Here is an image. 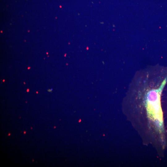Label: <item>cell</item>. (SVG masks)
<instances>
[{"instance_id":"6da1fadb","label":"cell","mask_w":167,"mask_h":167,"mask_svg":"<svg viewBox=\"0 0 167 167\" xmlns=\"http://www.w3.org/2000/svg\"><path fill=\"white\" fill-rule=\"evenodd\" d=\"M10 135V134L9 133V134H8V135Z\"/></svg>"},{"instance_id":"7a4b0ae2","label":"cell","mask_w":167,"mask_h":167,"mask_svg":"<svg viewBox=\"0 0 167 167\" xmlns=\"http://www.w3.org/2000/svg\"><path fill=\"white\" fill-rule=\"evenodd\" d=\"M25 132H24V133L25 134Z\"/></svg>"}]
</instances>
